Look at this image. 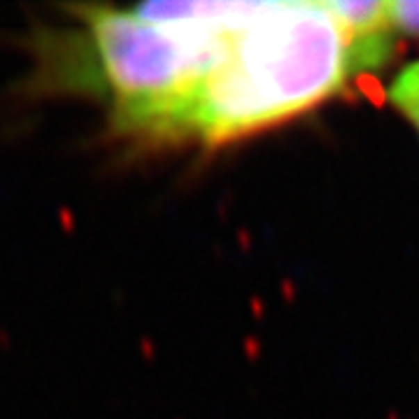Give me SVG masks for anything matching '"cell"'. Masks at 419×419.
<instances>
[{"label": "cell", "instance_id": "obj_2", "mask_svg": "<svg viewBox=\"0 0 419 419\" xmlns=\"http://www.w3.org/2000/svg\"><path fill=\"white\" fill-rule=\"evenodd\" d=\"M324 8L334 15L347 35L352 75L375 70L387 61L394 47V24L389 3L377 0H324Z\"/></svg>", "mask_w": 419, "mask_h": 419}, {"label": "cell", "instance_id": "obj_4", "mask_svg": "<svg viewBox=\"0 0 419 419\" xmlns=\"http://www.w3.org/2000/svg\"><path fill=\"white\" fill-rule=\"evenodd\" d=\"M389 17L396 31L405 35H419V3L410 0H391L389 3Z\"/></svg>", "mask_w": 419, "mask_h": 419}, {"label": "cell", "instance_id": "obj_1", "mask_svg": "<svg viewBox=\"0 0 419 419\" xmlns=\"http://www.w3.org/2000/svg\"><path fill=\"white\" fill-rule=\"evenodd\" d=\"M352 75L343 26L324 3H263L236 33L175 142L222 145L326 101Z\"/></svg>", "mask_w": 419, "mask_h": 419}, {"label": "cell", "instance_id": "obj_3", "mask_svg": "<svg viewBox=\"0 0 419 419\" xmlns=\"http://www.w3.org/2000/svg\"><path fill=\"white\" fill-rule=\"evenodd\" d=\"M391 101L419 129V61L408 65L391 84Z\"/></svg>", "mask_w": 419, "mask_h": 419}]
</instances>
